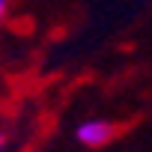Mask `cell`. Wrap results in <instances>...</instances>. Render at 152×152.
I'll list each match as a JSON object with an SVG mask.
<instances>
[{
  "instance_id": "cell-1",
  "label": "cell",
  "mask_w": 152,
  "mask_h": 152,
  "mask_svg": "<svg viewBox=\"0 0 152 152\" xmlns=\"http://www.w3.org/2000/svg\"><path fill=\"white\" fill-rule=\"evenodd\" d=\"M113 137V125L104 119H87L78 125V140L84 146H104Z\"/></svg>"
},
{
  "instance_id": "cell-2",
  "label": "cell",
  "mask_w": 152,
  "mask_h": 152,
  "mask_svg": "<svg viewBox=\"0 0 152 152\" xmlns=\"http://www.w3.org/2000/svg\"><path fill=\"white\" fill-rule=\"evenodd\" d=\"M6 9H9V0H0V18L6 15Z\"/></svg>"
},
{
  "instance_id": "cell-3",
  "label": "cell",
  "mask_w": 152,
  "mask_h": 152,
  "mask_svg": "<svg viewBox=\"0 0 152 152\" xmlns=\"http://www.w3.org/2000/svg\"><path fill=\"white\" fill-rule=\"evenodd\" d=\"M3 143H6V134H3V131H0V149H3Z\"/></svg>"
},
{
  "instance_id": "cell-4",
  "label": "cell",
  "mask_w": 152,
  "mask_h": 152,
  "mask_svg": "<svg viewBox=\"0 0 152 152\" xmlns=\"http://www.w3.org/2000/svg\"><path fill=\"white\" fill-rule=\"evenodd\" d=\"M0 152H3V149H0Z\"/></svg>"
}]
</instances>
